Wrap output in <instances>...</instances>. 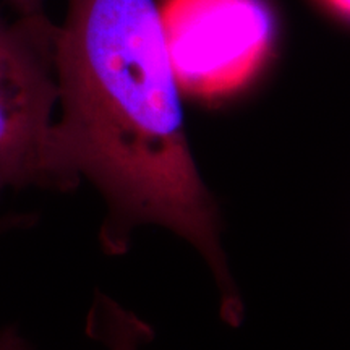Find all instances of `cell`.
Here are the masks:
<instances>
[{"label": "cell", "mask_w": 350, "mask_h": 350, "mask_svg": "<svg viewBox=\"0 0 350 350\" xmlns=\"http://www.w3.org/2000/svg\"><path fill=\"white\" fill-rule=\"evenodd\" d=\"M325 2L332 8V10L338 13V15L342 16V18H349L350 0H325Z\"/></svg>", "instance_id": "cell-8"}, {"label": "cell", "mask_w": 350, "mask_h": 350, "mask_svg": "<svg viewBox=\"0 0 350 350\" xmlns=\"http://www.w3.org/2000/svg\"><path fill=\"white\" fill-rule=\"evenodd\" d=\"M159 20L180 93L226 98L253 80L273 49L262 0H164Z\"/></svg>", "instance_id": "cell-2"}, {"label": "cell", "mask_w": 350, "mask_h": 350, "mask_svg": "<svg viewBox=\"0 0 350 350\" xmlns=\"http://www.w3.org/2000/svg\"><path fill=\"white\" fill-rule=\"evenodd\" d=\"M33 224V216H8L0 219V234L3 232L18 229V227H26Z\"/></svg>", "instance_id": "cell-7"}, {"label": "cell", "mask_w": 350, "mask_h": 350, "mask_svg": "<svg viewBox=\"0 0 350 350\" xmlns=\"http://www.w3.org/2000/svg\"><path fill=\"white\" fill-rule=\"evenodd\" d=\"M54 33L46 13L8 21L0 12V196L8 188L51 187Z\"/></svg>", "instance_id": "cell-3"}, {"label": "cell", "mask_w": 350, "mask_h": 350, "mask_svg": "<svg viewBox=\"0 0 350 350\" xmlns=\"http://www.w3.org/2000/svg\"><path fill=\"white\" fill-rule=\"evenodd\" d=\"M0 350H33L28 340L20 334L15 326L0 331Z\"/></svg>", "instance_id": "cell-5"}, {"label": "cell", "mask_w": 350, "mask_h": 350, "mask_svg": "<svg viewBox=\"0 0 350 350\" xmlns=\"http://www.w3.org/2000/svg\"><path fill=\"white\" fill-rule=\"evenodd\" d=\"M15 10L18 15H39L44 13V0H3Z\"/></svg>", "instance_id": "cell-6"}, {"label": "cell", "mask_w": 350, "mask_h": 350, "mask_svg": "<svg viewBox=\"0 0 350 350\" xmlns=\"http://www.w3.org/2000/svg\"><path fill=\"white\" fill-rule=\"evenodd\" d=\"M59 120L47 150L51 188L81 177L106 200L99 240L129 250L137 227L156 224L203 256L221 297V317L243 318V300L221 242L216 200L188 143L156 0H67L54 33Z\"/></svg>", "instance_id": "cell-1"}, {"label": "cell", "mask_w": 350, "mask_h": 350, "mask_svg": "<svg viewBox=\"0 0 350 350\" xmlns=\"http://www.w3.org/2000/svg\"><path fill=\"white\" fill-rule=\"evenodd\" d=\"M86 332L109 350H139L152 339L148 323L100 292L88 314Z\"/></svg>", "instance_id": "cell-4"}]
</instances>
